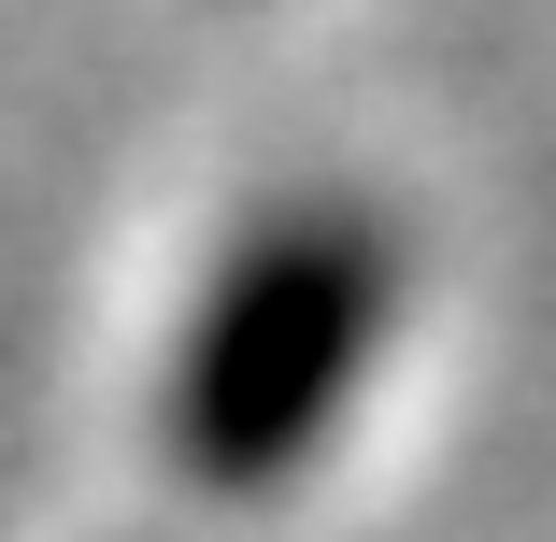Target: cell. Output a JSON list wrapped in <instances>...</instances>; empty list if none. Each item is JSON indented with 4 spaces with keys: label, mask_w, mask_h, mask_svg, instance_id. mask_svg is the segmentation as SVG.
<instances>
[{
    "label": "cell",
    "mask_w": 556,
    "mask_h": 542,
    "mask_svg": "<svg viewBox=\"0 0 556 542\" xmlns=\"http://www.w3.org/2000/svg\"><path fill=\"white\" fill-rule=\"evenodd\" d=\"M400 329V243L357 200H286L229 243V272L186 314L172 371V457L214 500H257L314 457V428L357 400L371 343Z\"/></svg>",
    "instance_id": "cell-1"
}]
</instances>
